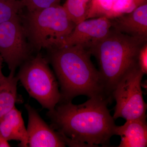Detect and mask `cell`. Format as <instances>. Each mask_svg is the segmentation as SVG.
<instances>
[{"label":"cell","mask_w":147,"mask_h":147,"mask_svg":"<svg viewBox=\"0 0 147 147\" xmlns=\"http://www.w3.org/2000/svg\"><path fill=\"white\" fill-rule=\"evenodd\" d=\"M111 98L98 96L75 105L60 102L48 115L53 127L70 147H108L116 125L108 108Z\"/></svg>","instance_id":"cell-1"},{"label":"cell","mask_w":147,"mask_h":147,"mask_svg":"<svg viewBox=\"0 0 147 147\" xmlns=\"http://www.w3.org/2000/svg\"><path fill=\"white\" fill-rule=\"evenodd\" d=\"M50 51L49 60L60 86V102L71 101L80 95L110 98L105 93L99 71L91 60L88 50L77 45Z\"/></svg>","instance_id":"cell-2"},{"label":"cell","mask_w":147,"mask_h":147,"mask_svg":"<svg viewBox=\"0 0 147 147\" xmlns=\"http://www.w3.org/2000/svg\"><path fill=\"white\" fill-rule=\"evenodd\" d=\"M147 41L111 28L105 38L89 50L98 62V71L108 97L113 98L112 92L119 81L138 65L139 50Z\"/></svg>","instance_id":"cell-3"},{"label":"cell","mask_w":147,"mask_h":147,"mask_svg":"<svg viewBox=\"0 0 147 147\" xmlns=\"http://www.w3.org/2000/svg\"><path fill=\"white\" fill-rule=\"evenodd\" d=\"M23 20L27 39L37 51L59 48L76 26L60 4L28 11Z\"/></svg>","instance_id":"cell-4"},{"label":"cell","mask_w":147,"mask_h":147,"mask_svg":"<svg viewBox=\"0 0 147 147\" xmlns=\"http://www.w3.org/2000/svg\"><path fill=\"white\" fill-rule=\"evenodd\" d=\"M17 77L30 95L43 108L53 111L60 102L59 84L42 55L30 58L21 65Z\"/></svg>","instance_id":"cell-5"},{"label":"cell","mask_w":147,"mask_h":147,"mask_svg":"<svg viewBox=\"0 0 147 147\" xmlns=\"http://www.w3.org/2000/svg\"><path fill=\"white\" fill-rule=\"evenodd\" d=\"M144 74L136 65L126 72L116 85L112 94L116 104L113 118L126 121L146 119L147 104L144 100L142 82Z\"/></svg>","instance_id":"cell-6"},{"label":"cell","mask_w":147,"mask_h":147,"mask_svg":"<svg viewBox=\"0 0 147 147\" xmlns=\"http://www.w3.org/2000/svg\"><path fill=\"white\" fill-rule=\"evenodd\" d=\"M27 40L18 14L0 25V55L10 73L14 74L18 66L31 58Z\"/></svg>","instance_id":"cell-7"},{"label":"cell","mask_w":147,"mask_h":147,"mask_svg":"<svg viewBox=\"0 0 147 147\" xmlns=\"http://www.w3.org/2000/svg\"><path fill=\"white\" fill-rule=\"evenodd\" d=\"M111 28V20L106 17L86 19L76 24L59 47L79 45L89 50L105 38Z\"/></svg>","instance_id":"cell-8"},{"label":"cell","mask_w":147,"mask_h":147,"mask_svg":"<svg viewBox=\"0 0 147 147\" xmlns=\"http://www.w3.org/2000/svg\"><path fill=\"white\" fill-rule=\"evenodd\" d=\"M26 108L28 115V147L66 146L59 134L46 123L36 110L28 104L26 105Z\"/></svg>","instance_id":"cell-9"},{"label":"cell","mask_w":147,"mask_h":147,"mask_svg":"<svg viewBox=\"0 0 147 147\" xmlns=\"http://www.w3.org/2000/svg\"><path fill=\"white\" fill-rule=\"evenodd\" d=\"M110 20L115 30L147 40V3Z\"/></svg>","instance_id":"cell-10"},{"label":"cell","mask_w":147,"mask_h":147,"mask_svg":"<svg viewBox=\"0 0 147 147\" xmlns=\"http://www.w3.org/2000/svg\"><path fill=\"white\" fill-rule=\"evenodd\" d=\"M115 135L121 137L119 147H147L146 119L127 120L123 125H116Z\"/></svg>","instance_id":"cell-11"},{"label":"cell","mask_w":147,"mask_h":147,"mask_svg":"<svg viewBox=\"0 0 147 147\" xmlns=\"http://www.w3.org/2000/svg\"><path fill=\"white\" fill-rule=\"evenodd\" d=\"M0 132L7 141H19V146L28 147L27 129L21 113L15 106L0 118Z\"/></svg>","instance_id":"cell-12"},{"label":"cell","mask_w":147,"mask_h":147,"mask_svg":"<svg viewBox=\"0 0 147 147\" xmlns=\"http://www.w3.org/2000/svg\"><path fill=\"white\" fill-rule=\"evenodd\" d=\"M18 81L17 76L10 73L0 83V118L15 107Z\"/></svg>","instance_id":"cell-13"},{"label":"cell","mask_w":147,"mask_h":147,"mask_svg":"<svg viewBox=\"0 0 147 147\" xmlns=\"http://www.w3.org/2000/svg\"><path fill=\"white\" fill-rule=\"evenodd\" d=\"M92 0H66L64 8L75 24L87 19Z\"/></svg>","instance_id":"cell-14"},{"label":"cell","mask_w":147,"mask_h":147,"mask_svg":"<svg viewBox=\"0 0 147 147\" xmlns=\"http://www.w3.org/2000/svg\"><path fill=\"white\" fill-rule=\"evenodd\" d=\"M116 0H92L87 19L105 17L110 19Z\"/></svg>","instance_id":"cell-15"},{"label":"cell","mask_w":147,"mask_h":147,"mask_svg":"<svg viewBox=\"0 0 147 147\" xmlns=\"http://www.w3.org/2000/svg\"><path fill=\"white\" fill-rule=\"evenodd\" d=\"M23 8L18 0H0V25L18 15Z\"/></svg>","instance_id":"cell-16"},{"label":"cell","mask_w":147,"mask_h":147,"mask_svg":"<svg viewBox=\"0 0 147 147\" xmlns=\"http://www.w3.org/2000/svg\"><path fill=\"white\" fill-rule=\"evenodd\" d=\"M147 3V0H116L110 19L129 13Z\"/></svg>","instance_id":"cell-17"},{"label":"cell","mask_w":147,"mask_h":147,"mask_svg":"<svg viewBox=\"0 0 147 147\" xmlns=\"http://www.w3.org/2000/svg\"><path fill=\"white\" fill-rule=\"evenodd\" d=\"M28 11H34L59 4L61 0H18Z\"/></svg>","instance_id":"cell-18"},{"label":"cell","mask_w":147,"mask_h":147,"mask_svg":"<svg viewBox=\"0 0 147 147\" xmlns=\"http://www.w3.org/2000/svg\"><path fill=\"white\" fill-rule=\"evenodd\" d=\"M137 63L144 74H147V43L146 42L140 48L137 57Z\"/></svg>","instance_id":"cell-19"},{"label":"cell","mask_w":147,"mask_h":147,"mask_svg":"<svg viewBox=\"0 0 147 147\" xmlns=\"http://www.w3.org/2000/svg\"><path fill=\"white\" fill-rule=\"evenodd\" d=\"M10 147V146L9 144L8 141L3 137L0 132V147Z\"/></svg>","instance_id":"cell-20"},{"label":"cell","mask_w":147,"mask_h":147,"mask_svg":"<svg viewBox=\"0 0 147 147\" xmlns=\"http://www.w3.org/2000/svg\"><path fill=\"white\" fill-rule=\"evenodd\" d=\"M3 61H4L2 57L0 55V83H1L5 79L6 76H5L2 71V65Z\"/></svg>","instance_id":"cell-21"}]
</instances>
